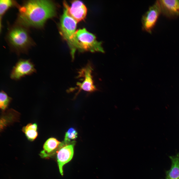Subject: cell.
Segmentation results:
<instances>
[{
  "instance_id": "8992f818",
  "label": "cell",
  "mask_w": 179,
  "mask_h": 179,
  "mask_svg": "<svg viewBox=\"0 0 179 179\" xmlns=\"http://www.w3.org/2000/svg\"><path fill=\"white\" fill-rule=\"evenodd\" d=\"M36 72L35 66L30 59H20L13 67L10 74L12 80H18Z\"/></svg>"
},
{
  "instance_id": "ba28073f",
  "label": "cell",
  "mask_w": 179,
  "mask_h": 179,
  "mask_svg": "<svg viewBox=\"0 0 179 179\" xmlns=\"http://www.w3.org/2000/svg\"><path fill=\"white\" fill-rule=\"evenodd\" d=\"M63 4L66 7L69 14L77 23L84 20L86 18L87 9L82 1L78 0L73 1L70 6L66 1L63 2Z\"/></svg>"
},
{
  "instance_id": "277c9868",
  "label": "cell",
  "mask_w": 179,
  "mask_h": 179,
  "mask_svg": "<svg viewBox=\"0 0 179 179\" xmlns=\"http://www.w3.org/2000/svg\"><path fill=\"white\" fill-rule=\"evenodd\" d=\"M7 38L11 47L18 53L26 52L32 44L27 30L22 26L12 28L8 33Z\"/></svg>"
},
{
  "instance_id": "4fadbf2b",
  "label": "cell",
  "mask_w": 179,
  "mask_h": 179,
  "mask_svg": "<svg viewBox=\"0 0 179 179\" xmlns=\"http://www.w3.org/2000/svg\"><path fill=\"white\" fill-rule=\"evenodd\" d=\"M38 126L36 123H30L22 129V131L29 140L33 141L37 137L38 133Z\"/></svg>"
},
{
  "instance_id": "7a4b0ae2",
  "label": "cell",
  "mask_w": 179,
  "mask_h": 179,
  "mask_svg": "<svg viewBox=\"0 0 179 179\" xmlns=\"http://www.w3.org/2000/svg\"><path fill=\"white\" fill-rule=\"evenodd\" d=\"M63 6L64 11L60 21L59 32L68 44L73 60L76 51L75 39L77 22L69 14L66 8L64 5Z\"/></svg>"
},
{
  "instance_id": "30bf717a",
  "label": "cell",
  "mask_w": 179,
  "mask_h": 179,
  "mask_svg": "<svg viewBox=\"0 0 179 179\" xmlns=\"http://www.w3.org/2000/svg\"><path fill=\"white\" fill-rule=\"evenodd\" d=\"M57 159L59 171L63 175V167L72 159L74 154V146L70 144L64 145L56 152Z\"/></svg>"
},
{
  "instance_id": "52a82bcc",
  "label": "cell",
  "mask_w": 179,
  "mask_h": 179,
  "mask_svg": "<svg viewBox=\"0 0 179 179\" xmlns=\"http://www.w3.org/2000/svg\"><path fill=\"white\" fill-rule=\"evenodd\" d=\"M161 14L160 5L157 0L150 7L142 16V23L143 30L151 34Z\"/></svg>"
},
{
  "instance_id": "9c48e42d",
  "label": "cell",
  "mask_w": 179,
  "mask_h": 179,
  "mask_svg": "<svg viewBox=\"0 0 179 179\" xmlns=\"http://www.w3.org/2000/svg\"><path fill=\"white\" fill-rule=\"evenodd\" d=\"M161 14L169 18L179 16V0H158Z\"/></svg>"
},
{
  "instance_id": "9a60e30c",
  "label": "cell",
  "mask_w": 179,
  "mask_h": 179,
  "mask_svg": "<svg viewBox=\"0 0 179 179\" xmlns=\"http://www.w3.org/2000/svg\"><path fill=\"white\" fill-rule=\"evenodd\" d=\"M15 2L10 0H0V15L2 16L6 11L13 6Z\"/></svg>"
},
{
  "instance_id": "2e32d148",
  "label": "cell",
  "mask_w": 179,
  "mask_h": 179,
  "mask_svg": "<svg viewBox=\"0 0 179 179\" xmlns=\"http://www.w3.org/2000/svg\"><path fill=\"white\" fill-rule=\"evenodd\" d=\"M77 135V132L75 129L72 128H70L65 134L64 138L65 142L67 143L71 140L76 139Z\"/></svg>"
},
{
  "instance_id": "6da1fadb",
  "label": "cell",
  "mask_w": 179,
  "mask_h": 179,
  "mask_svg": "<svg viewBox=\"0 0 179 179\" xmlns=\"http://www.w3.org/2000/svg\"><path fill=\"white\" fill-rule=\"evenodd\" d=\"M56 14V6L51 1L29 0L20 7L19 19L22 25L40 27Z\"/></svg>"
},
{
  "instance_id": "3957f363",
  "label": "cell",
  "mask_w": 179,
  "mask_h": 179,
  "mask_svg": "<svg viewBox=\"0 0 179 179\" xmlns=\"http://www.w3.org/2000/svg\"><path fill=\"white\" fill-rule=\"evenodd\" d=\"M75 42L76 50L80 52H104L102 42L98 41L95 36L85 28L76 31Z\"/></svg>"
},
{
  "instance_id": "5bb4252c",
  "label": "cell",
  "mask_w": 179,
  "mask_h": 179,
  "mask_svg": "<svg viewBox=\"0 0 179 179\" xmlns=\"http://www.w3.org/2000/svg\"><path fill=\"white\" fill-rule=\"evenodd\" d=\"M12 98L7 93L2 90L0 93V108L2 110H4L8 107Z\"/></svg>"
},
{
  "instance_id": "8fae6325",
  "label": "cell",
  "mask_w": 179,
  "mask_h": 179,
  "mask_svg": "<svg viewBox=\"0 0 179 179\" xmlns=\"http://www.w3.org/2000/svg\"><path fill=\"white\" fill-rule=\"evenodd\" d=\"M65 145L58 141L56 138L51 137L45 142L43 146V149L41 152L40 155L43 157H49L54 154L61 147Z\"/></svg>"
},
{
  "instance_id": "7c38bea8",
  "label": "cell",
  "mask_w": 179,
  "mask_h": 179,
  "mask_svg": "<svg viewBox=\"0 0 179 179\" xmlns=\"http://www.w3.org/2000/svg\"><path fill=\"white\" fill-rule=\"evenodd\" d=\"M172 165L170 169L166 172L165 179H179V153L169 156Z\"/></svg>"
},
{
  "instance_id": "5b68a950",
  "label": "cell",
  "mask_w": 179,
  "mask_h": 179,
  "mask_svg": "<svg viewBox=\"0 0 179 179\" xmlns=\"http://www.w3.org/2000/svg\"><path fill=\"white\" fill-rule=\"evenodd\" d=\"M93 71L91 64L88 63L78 71L77 78L79 79V81L76 84L78 90L76 96L81 91L92 92L96 90L92 76Z\"/></svg>"
}]
</instances>
